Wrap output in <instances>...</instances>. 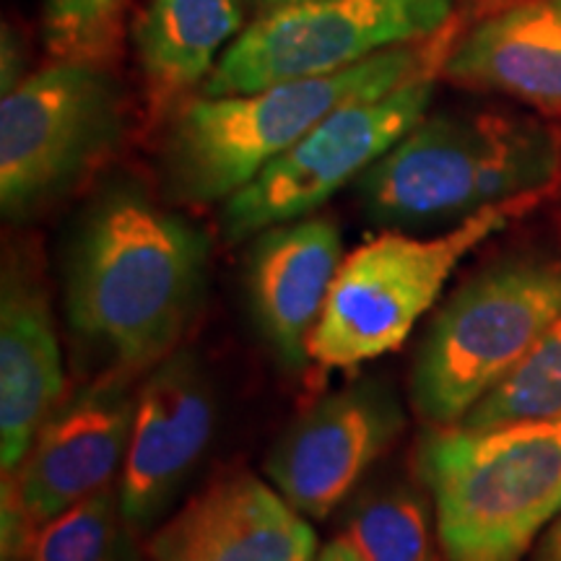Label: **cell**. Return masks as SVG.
I'll return each mask as SVG.
<instances>
[{
    "label": "cell",
    "instance_id": "cell-15",
    "mask_svg": "<svg viewBox=\"0 0 561 561\" xmlns=\"http://www.w3.org/2000/svg\"><path fill=\"white\" fill-rule=\"evenodd\" d=\"M153 561H314L318 536L273 483L231 473L203 489L149 541Z\"/></svg>",
    "mask_w": 561,
    "mask_h": 561
},
{
    "label": "cell",
    "instance_id": "cell-6",
    "mask_svg": "<svg viewBox=\"0 0 561 561\" xmlns=\"http://www.w3.org/2000/svg\"><path fill=\"white\" fill-rule=\"evenodd\" d=\"M541 195L496 203L439 237L388 231L356 248L343 257L312 333V362L325 369H354L396 351L432 310L462 257L530 210Z\"/></svg>",
    "mask_w": 561,
    "mask_h": 561
},
{
    "label": "cell",
    "instance_id": "cell-21",
    "mask_svg": "<svg viewBox=\"0 0 561 561\" xmlns=\"http://www.w3.org/2000/svg\"><path fill=\"white\" fill-rule=\"evenodd\" d=\"M125 0H42V42L55 62H107L121 45Z\"/></svg>",
    "mask_w": 561,
    "mask_h": 561
},
{
    "label": "cell",
    "instance_id": "cell-11",
    "mask_svg": "<svg viewBox=\"0 0 561 561\" xmlns=\"http://www.w3.org/2000/svg\"><path fill=\"white\" fill-rule=\"evenodd\" d=\"M136 392L130 377L107 375L62 401L42 424L0 496L11 500L34 530L60 512L121 481L128 458Z\"/></svg>",
    "mask_w": 561,
    "mask_h": 561
},
{
    "label": "cell",
    "instance_id": "cell-7",
    "mask_svg": "<svg viewBox=\"0 0 561 561\" xmlns=\"http://www.w3.org/2000/svg\"><path fill=\"white\" fill-rule=\"evenodd\" d=\"M125 91L100 62H50L0 104V208L30 221L68 198L117 151Z\"/></svg>",
    "mask_w": 561,
    "mask_h": 561
},
{
    "label": "cell",
    "instance_id": "cell-23",
    "mask_svg": "<svg viewBox=\"0 0 561 561\" xmlns=\"http://www.w3.org/2000/svg\"><path fill=\"white\" fill-rule=\"evenodd\" d=\"M314 561H364V557L356 551V546L346 536H341L328 546H322V551H318Z\"/></svg>",
    "mask_w": 561,
    "mask_h": 561
},
{
    "label": "cell",
    "instance_id": "cell-5",
    "mask_svg": "<svg viewBox=\"0 0 561 561\" xmlns=\"http://www.w3.org/2000/svg\"><path fill=\"white\" fill-rule=\"evenodd\" d=\"M561 314V261L517 257L466 280L432 320L411 369L430 426L460 424Z\"/></svg>",
    "mask_w": 561,
    "mask_h": 561
},
{
    "label": "cell",
    "instance_id": "cell-8",
    "mask_svg": "<svg viewBox=\"0 0 561 561\" xmlns=\"http://www.w3.org/2000/svg\"><path fill=\"white\" fill-rule=\"evenodd\" d=\"M458 0H305L276 5L224 50L203 96L248 94L273 83L314 79L432 39Z\"/></svg>",
    "mask_w": 561,
    "mask_h": 561
},
{
    "label": "cell",
    "instance_id": "cell-25",
    "mask_svg": "<svg viewBox=\"0 0 561 561\" xmlns=\"http://www.w3.org/2000/svg\"><path fill=\"white\" fill-rule=\"evenodd\" d=\"M273 5H289V3H305V0H268Z\"/></svg>",
    "mask_w": 561,
    "mask_h": 561
},
{
    "label": "cell",
    "instance_id": "cell-10",
    "mask_svg": "<svg viewBox=\"0 0 561 561\" xmlns=\"http://www.w3.org/2000/svg\"><path fill=\"white\" fill-rule=\"evenodd\" d=\"M403 426V405L388 385H346L286 426L265 458V473L294 510L322 520L354 494Z\"/></svg>",
    "mask_w": 561,
    "mask_h": 561
},
{
    "label": "cell",
    "instance_id": "cell-18",
    "mask_svg": "<svg viewBox=\"0 0 561 561\" xmlns=\"http://www.w3.org/2000/svg\"><path fill=\"white\" fill-rule=\"evenodd\" d=\"M426 489L411 481L377 483L351 502L346 533L364 561H439L437 520Z\"/></svg>",
    "mask_w": 561,
    "mask_h": 561
},
{
    "label": "cell",
    "instance_id": "cell-3",
    "mask_svg": "<svg viewBox=\"0 0 561 561\" xmlns=\"http://www.w3.org/2000/svg\"><path fill=\"white\" fill-rule=\"evenodd\" d=\"M561 172V133L533 115L489 107L426 112L354 182L369 221H462L496 203L546 193Z\"/></svg>",
    "mask_w": 561,
    "mask_h": 561
},
{
    "label": "cell",
    "instance_id": "cell-24",
    "mask_svg": "<svg viewBox=\"0 0 561 561\" xmlns=\"http://www.w3.org/2000/svg\"><path fill=\"white\" fill-rule=\"evenodd\" d=\"M541 561H561V512L553 523V528L546 536L543 549H541Z\"/></svg>",
    "mask_w": 561,
    "mask_h": 561
},
{
    "label": "cell",
    "instance_id": "cell-20",
    "mask_svg": "<svg viewBox=\"0 0 561 561\" xmlns=\"http://www.w3.org/2000/svg\"><path fill=\"white\" fill-rule=\"evenodd\" d=\"M557 419H561V314L525 359L489 396H483L460 424L489 430Z\"/></svg>",
    "mask_w": 561,
    "mask_h": 561
},
{
    "label": "cell",
    "instance_id": "cell-2",
    "mask_svg": "<svg viewBox=\"0 0 561 561\" xmlns=\"http://www.w3.org/2000/svg\"><path fill=\"white\" fill-rule=\"evenodd\" d=\"M445 55L442 45L426 39L339 73L273 83L248 94H201L178 107L161 138V191L182 206L224 203L331 112L390 94L432 70L439 73Z\"/></svg>",
    "mask_w": 561,
    "mask_h": 561
},
{
    "label": "cell",
    "instance_id": "cell-9",
    "mask_svg": "<svg viewBox=\"0 0 561 561\" xmlns=\"http://www.w3.org/2000/svg\"><path fill=\"white\" fill-rule=\"evenodd\" d=\"M437 70L390 94L351 102L271 161L250 185L221 203V234L244 242L263 229L305 219L377 164L432 107Z\"/></svg>",
    "mask_w": 561,
    "mask_h": 561
},
{
    "label": "cell",
    "instance_id": "cell-16",
    "mask_svg": "<svg viewBox=\"0 0 561 561\" xmlns=\"http://www.w3.org/2000/svg\"><path fill=\"white\" fill-rule=\"evenodd\" d=\"M439 73L561 117V0H520L489 13L447 50Z\"/></svg>",
    "mask_w": 561,
    "mask_h": 561
},
{
    "label": "cell",
    "instance_id": "cell-1",
    "mask_svg": "<svg viewBox=\"0 0 561 561\" xmlns=\"http://www.w3.org/2000/svg\"><path fill=\"white\" fill-rule=\"evenodd\" d=\"M206 271L201 227L138 182H107L81 210L66 255L70 331L100 351L110 375H146L180 348Z\"/></svg>",
    "mask_w": 561,
    "mask_h": 561
},
{
    "label": "cell",
    "instance_id": "cell-4",
    "mask_svg": "<svg viewBox=\"0 0 561 561\" xmlns=\"http://www.w3.org/2000/svg\"><path fill=\"white\" fill-rule=\"evenodd\" d=\"M416 473L447 561H520L561 512V419L432 426Z\"/></svg>",
    "mask_w": 561,
    "mask_h": 561
},
{
    "label": "cell",
    "instance_id": "cell-14",
    "mask_svg": "<svg viewBox=\"0 0 561 561\" xmlns=\"http://www.w3.org/2000/svg\"><path fill=\"white\" fill-rule=\"evenodd\" d=\"M341 231L331 219L305 216L252 237L244 263L248 305L257 333L284 369L312 362L310 341L343 263Z\"/></svg>",
    "mask_w": 561,
    "mask_h": 561
},
{
    "label": "cell",
    "instance_id": "cell-13",
    "mask_svg": "<svg viewBox=\"0 0 561 561\" xmlns=\"http://www.w3.org/2000/svg\"><path fill=\"white\" fill-rule=\"evenodd\" d=\"M66 392L53 305L37 255L13 248L0 276V462L13 473Z\"/></svg>",
    "mask_w": 561,
    "mask_h": 561
},
{
    "label": "cell",
    "instance_id": "cell-22",
    "mask_svg": "<svg viewBox=\"0 0 561 561\" xmlns=\"http://www.w3.org/2000/svg\"><path fill=\"white\" fill-rule=\"evenodd\" d=\"M0 83H3V94H9L19 87L21 81L26 79L24 76V66H26V55H24V42L19 39V34L11 30L9 24L3 26V58H0Z\"/></svg>",
    "mask_w": 561,
    "mask_h": 561
},
{
    "label": "cell",
    "instance_id": "cell-19",
    "mask_svg": "<svg viewBox=\"0 0 561 561\" xmlns=\"http://www.w3.org/2000/svg\"><path fill=\"white\" fill-rule=\"evenodd\" d=\"M30 561H136V528L125 520L117 483L42 525Z\"/></svg>",
    "mask_w": 561,
    "mask_h": 561
},
{
    "label": "cell",
    "instance_id": "cell-17",
    "mask_svg": "<svg viewBox=\"0 0 561 561\" xmlns=\"http://www.w3.org/2000/svg\"><path fill=\"white\" fill-rule=\"evenodd\" d=\"M242 24L237 0H151L133 30L151 102L164 107L203 87Z\"/></svg>",
    "mask_w": 561,
    "mask_h": 561
},
{
    "label": "cell",
    "instance_id": "cell-12",
    "mask_svg": "<svg viewBox=\"0 0 561 561\" xmlns=\"http://www.w3.org/2000/svg\"><path fill=\"white\" fill-rule=\"evenodd\" d=\"M216 432V392L193 351L178 348L136 390V416L117 494L125 520L146 530L201 466Z\"/></svg>",
    "mask_w": 561,
    "mask_h": 561
}]
</instances>
